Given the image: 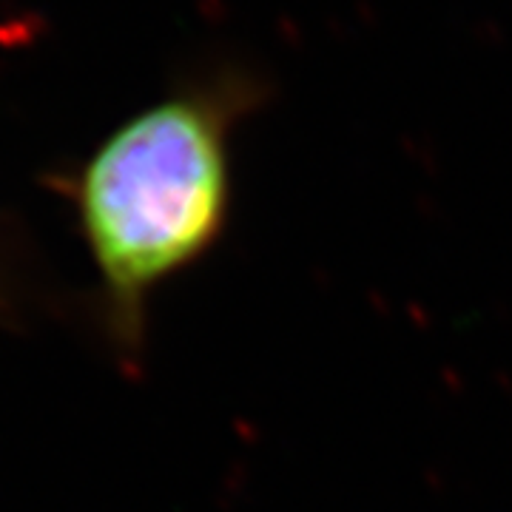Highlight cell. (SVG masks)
<instances>
[{
	"label": "cell",
	"mask_w": 512,
	"mask_h": 512,
	"mask_svg": "<svg viewBox=\"0 0 512 512\" xmlns=\"http://www.w3.org/2000/svg\"><path fill=\"white\" fill-rule=\"evenodd\" d=\"M274 94L222 63L137 109L60 177L92 268V319L111 362L140 376L157 296L220 248L234 214L239 128Z\"/></svg>",
	"instance_id": "1"
},
{
	"label": "cell",
	"mask_w": 512,
	"mask_h": 512,
	"mask_svg": "<svg viewBox=\"0 0 512 512\" xmlns=\"http://www.w3.org/2000/svg\"><path fill=\"white\" fill-rule=\"evenodd\" d=\"M9 302H12V274H9L6 251L0 248V311H6Z\"/></svg>",
	"instance_id": "2"
}]
</instances>
